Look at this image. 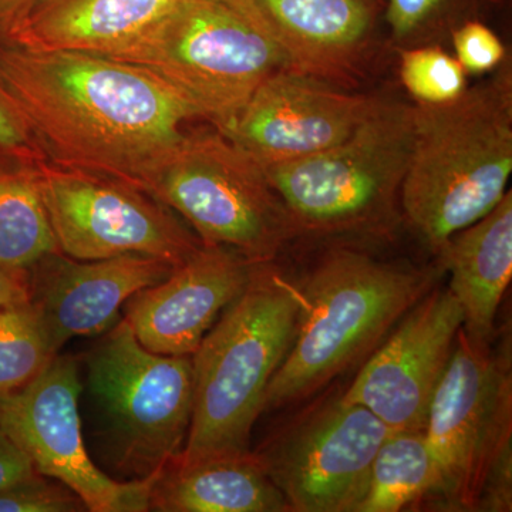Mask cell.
I'll list each match as a JSON object with an SVG mask.
<instances>
[{"instance_id": "obj_1", "label": "cell", "mask_w": 512, "mask_h": 512, "mask_svg": "<svg viewBox=\"0 0 512 512\" xmlns=\"http://www.w3.org/2000/svg\"><path fill=\"white\" fill-rule=\"evenodd\" d=\"M0 80L50 163L141 190L204 120L156 74L109 57L0 45Z\"/></svg>"}, {"instance_id": "obj_2", "label": "cell", "mask_w": 512, "mask_h": 512, "mask_svg": "<svg viewBox=\"0 0 512 512\" xmlns=\"http://www.w3.org/2000/svg\"><path fill=\"white\" fill-rule=\"evenodd\" d=\"M511 171L512 79L503 67L451 103L416 107L404 217L439 252L503 200Z\"/></svg>"}, {"instance_id": "obj_3", "label": "cell", "mask_w": 512, "mask_h": 512, "mask_svg": "<svg viewBox=\"0 0 512 512\" xmlns=\"http://www.w3.org/2000/svg\"><path fill=\"white\" fill-rule=\"evenodd\" d=\"M439 275L440 269L390 264L350 249L325 255L299 286L295 335L266 389L264 412L312 396L373 352Z\"/></svg>"}, {"instance_id": "obj_4", "label": "cell", "mask_w": 512, "mask_h": 512, "mask_svg": "<svg viewBox=\"0 0 512 512\" xmlns=\"http://www.w3.org/2000/svg\"><path fill=\"white\" fill-rule=\"evenodd\" d=\"M301 312L299 286L269 264L254 265L247 286L192 355L194 409L184 461L248 453L266 389L291 348Z\"/></svg>"}, {"instance_id": "obj_5", "label": "cell", "mask_w": 512, "mask_h": 512, "mask_svg": "<svg viewBox=\"0 0 512 512\" xmlns=\"http://www.w3.org/2000/svg\"><path fill=\"white\" fill-rule=\"evenodd\" d=\"M495 339V338H494ZM478 342L458 330L424 433L453 510H512L510 338Z\"/></svg>"}, {"instance_id": "obj_6", "label": "cell", "mask_w": 512, "mask_h": 512, "mask_svg": "<svg viewBox=\"0 0 512 512\" xmlns=\"http://www.w3.org/2000/svg\"><path fill=\"white\" fill-rule=\"evenodd\" d=\"M416 130V107L384 103L338 146L262 165L299 235L362 234L393 221Z\"/></svg>"}, {"instance_id": "obj_7", "label": "cell", "mask_w": 512, "mask_h": 512, "mask_svg": "<svg viewBox=\"0 0 512 512\" xmlns=\"http://www.w3.org/2000/svg\"><path fill=\"white\" fill-rule=\"evenodd\" d=\"M109 59L156 74L214 128L228 123L269 76L289 69L274 40L234 0H180Z\"/></svg>"}, {"instance_id": "obj_8", "label": "cell", "mask_w": 512, "mask_h": 512, "mask_svg": "<svg viewBox=\"0 0 512 512\" xmlns=\"http://www.w3.org/2000/svg\"><path fill=\"white\" fill-rule=\"evenodd\" d=\"M187 222L202 244L271 264L299 235L261 163L214 131H190L144 187Z\"/></svg>"}, {"instance_id": "obj_9", "label": "cell", "mask_w": 512, "mask_h": 512, "mask_svg": "<svg viewBox=\"0 0 512 512\" xmlns=\"http://www.w3.org/2000/svg\"><path fill=\"white\" fill-rule=\"evenodd\" d=\"M86 363L113 463L128 480L156 476L181 456L194 409L191 356L150 352L123 318Z\"/></svg>"}, {"instance_id": "obj_10", "label": "cell", "mask_w": 512, "mask_h": 512, "mask_svg": "<svg viewBox=\"0 0 512 512\" xmlns=\"http://www.w3.org/2000/svg\"><path fill=\"white\" fill-rule=\"evenodd\" d=\"M57 247L77 261L144 255L183 264L201 239L136 185L42 160L33 167Z\"/></svg>"}, {"instance_id": "obj_11", "label": "cell", "mask_w": 512, "mask_h": 512, "mask_svg": "<svg viewBox=\"0 0 512 512\" xmlns=\"http://www.w3.org/2000/svg\"><path fill=\"white\" fill-rule=\"evenodd\" d=\"M80 392L77 360L59 353L32 382L0 397V430L25 453L36 473L69 487L87 511H150L157 474L121 483L100 470L87 453Z\"/></svg>"}, {"instance_id": "obj_12", "label": "cell", "mask_w": 512, "mask_h": 512, "mask_svg": "<svg viewBox=\"0 0 512 512\" xmlns=\"http://www.w3.org/2000/svg\"><path fill=\"white\" fill-rule=\"evenodd\" d=\"M389 427L342 397L312 410L256 451L291 511L356 512Z\"/></svg>"}, {"instance_id": "obj_13", "label": "cell", "mask_w": 512, "mask_h": 512, "mask_svg": "<svg viewBox=\"0 0 512 512\" xmlns=\"http://www.w3.org/2000/svg\"><path fill=\"white\" fill-rule=\"evenodd\" d=\"M383 104L376 97L339 92L319 77L284 69L269 76L215 130L258 163L278 164L338 146Z\"/></svg>"}, {"instance_id": "obj_14", "label": "cell", "mask_w": 512, "mask_h": 512, "mask_svg": "<svg viewBox=\"0 0 512 512\" xmlns=\"http://www.w3.org/2000/svg\"><path fill=\"white\" fill-rule=\"evenodd\" d=\"M464 316L450 289H433L404 315L342 399L362 404L392 431L426 429Z\"/></svg>"}, {"instance_id": "obj_15", "label": "cell", "mask_w": 512, "mask_h": 512, "mask_svg": "<svg viewBox=\"0 0 512 512\" xmlns=\"http://www.w3.org/2000/svg\"><path fill=\"white\" fill-rule=\"evenodd\" d=\"M174 268L144 255L77 261L57 252L29 269L30 305L60 353L70 339L113 328L131 296L163 281Z\"/></svg>"}, {"instance_id": "obj_16", "label": "cell", "mask_w": 512, "mask_h": 512, "mask_svg": "<svg viewBox=\"0 0 512 512\" xmlns=\"http://www.w3.org/2000/svg\"><path fill=\"white\" fill-rule=\"evenodd\" d=\"M254 264L237 252L204 245L167 278L124 305L134 336L158 355L192 356L221 312L244 291Z\"/></svg>"}, {"instance_id": "obj_17", "label": "cell", "mask_w": 512, "mask_h": 512, "mask_svg": "<svg viewBox=\"0 0 512 512\" xmlns=\"http://www.w3.org/2000/svg\"><path fill=\"white\" fill-rule=\"evenodd\" d=\"M288 60L289 69L325 80L353 66L373 25L367 0H234Z\"/></svg>"}, {"instance_id": "obj_18", "label": "cell", "mask_w": 512, "mask_h": 512, "mask_svg": "<svg viewBox=\"0 0 512 512\" xmlns=\"http://www.w3.org/2000/svg\"><path fill=\"white\" fill-rule=\"evenodd\" d=\"M180 0H37L13 46L110 57L144 35Z\"/></svg>"}, {"instance_id": "obj_19", "label": "cell", "mask_w": 512, "mask_h": 512, "mask_svg": "<svg viewBox=\"0 0 512 512\" xmlns=\"http://www.w3.org/2000/svg\"><path fill=\"white\" fill-rule=\"evenodd\" d=\"M450 272V292L471 339L490 342L495 319L512 276V194L485 217L453 235L437 252Z\"/></svg>"}, {"instance_id": "obj_20", "label": "cell", "mask_w": 512, "mask_h": 512, "mask_svg": "<svg viewBox=\"0 0 512 512\" xmlns=\"http://www.w3.org/2000/svg\"><path fill=\"white\" fill-rule=\"evenodd\" d=\"M150 510L160 512L291 511L254 451L184 461L175 458L154 478Z\"/></svg>"}, {"instance_id": "obj_21", "label": "cell", "mask_w": 512, "mask_h": 512, "mask_svg": "<svg viewBox=\"0 0 512 512\" xmlns=\"http://www.w3.org/2000/svg\"><path fill=\"white\" fill-rule=\"evenodd\" d=\"M443 497V477L424 430L390 431L356 512H397Z\"/></svg>"}, {"instance_id": "obj_22", "label": "cell", "mask_w": 512, "mask_h": 512, "mask_svg": "<svg viewBox=\"0 0 512 512\" xmlns=\"http://www.w3.org/2000/svg\"><path fill=\"white\" fill-rule=\"evenodd\" d=\"M33 167L0 163V266L13 271L60 252Z\"/></svg>"}, {"instance_id": "obj_23", "label": "cell", "mask_w": 512, "mask_h": 512, "mask_svg": "<svg viewBox=\"0 0 512 512\" xmlns=\"http://www.w3.org/2000/svg\"><path fill=\"white\" fill-rule=\"evenodd\" d=\"M56 355L30 302L0 311V397L32 382Z\"/></svg>"}, {"instance_id": "obj_24", "label": "cell", "mask_w": 512, "mask_h": 512, "mask_svg": "<svg viewBox=\"0 0 512 512\" xmlns=\"http://www.w3.org/2000/svg\"><path fill=\"white\" fill-rule=\"evenodd\" d=\"M400 77L424 106L451 103L467 90L466 70L440 47L403 50Z\"/></svg>"}, {"instance_id": "obj_25", "label": "cell", "mask_w": 512, "mask_h": 512, "mask_svg": "<svg viewBox=\"0 0 512 512\" xmlns=\"http://www.w3.org/2000/svg\"><path fill=\"white\" fill-rule=\"evenodd\" d=\"M80 511H87V507L79 495L39 473L0 490V512Z\"/></svg>"}, {"instance_id": "obj_26", "label": "cell", "mask_w": 512, "mask_h": 512, "mask_svg": "<svg viewBox=\"0 0 512 512\" xmlns=\"http://www.w3.org/2000/svg\"><path fill=\"white\" fill-rule=\"evenodd\" d=\"M47 160L45 153L0 80V163L33 165Z\"/></svg>"}, {"instance_id": "obj_27", "label": "cell", "mask_w": 512, "mask_h": 512, "mask_svg": "<svg viewBox=\"0 0 512 512\" xmlns=\"http://www.w3.org/2000/svg\"><path fill=\"white\" fill-rule=\"evenodd\" d=\"M456 59L466 73H487L503 63L505 47L483 23L468 22L453 33Z\"/></svg>"}, {"instance_id": "obj_28", "label": "cell", "mask_w": 512, "mask_h": 512, "mask_svg": "<svg viewBox=\"0 0 512 512\" xmlns=\"http://www.w3.org/2000/svg\"><path fill=\"white\" fill-rule=\"evenodd\" d=\"M444 0H389L387 20L394 35L406 39L437 12Z\"/></svg>"}, {"instance_id": "obj_29", "label": "cell", "mask_w": 512, "mask_h": 512, "mask_svg": "<svg viewBox=\"0 0 512 512\" xmlns=\"http://www.w3.org/2000/svg\"><path fill=\"white\" fill-rule=\"evenodd\" d=\"M36 473L29 458L0 430V490Z\"/></svg>"}, {"instance_id": "obj_30", "label": "cell", "mask_w": 512, "mask_h": 512, "mask_svg": "<svg viewBox=\"0 0 512 512\" xmlns=\"http://www.w3.org/2000/svg\"><path fill=\"white\" fill-rule=\"evenodd\" d=\"M30 302L29 271L0 266V311Z\"/></svg>"}, {"instance_id": "obj_31", "label": "cell", "mask_w": 512, "mask_h": 512, "mask_svg": "<svg viewBox=\"0 0 512 512\" xmlns=\"http://www.w3.org/2000/svg\"><path fill=\"white\" fill-rule=\"evenodd\" d=\"M37 0H0V45H12Z\"/></svg>"}]
</instances>
